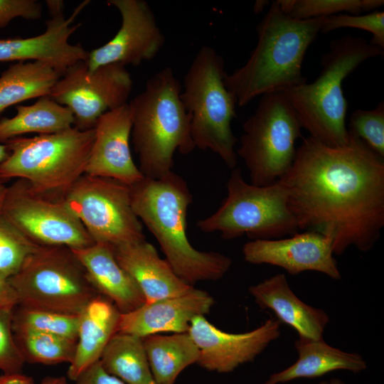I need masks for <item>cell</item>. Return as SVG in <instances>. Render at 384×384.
Returning <instances> with one entry per match:
<instances>
[{"label":"cell","mask_w":384,"mask_h":384,"mask_svg":"<svg viewBox=\"0 0 384 384\" xmlns=\"http://www.w3.org/2000/svg\"><path fill=\"white\" fill-rule=\"evenodd\" d=\"M348 134L336 147L304 138L278 180L299 230L329 238L336 255L351 246L370 251L384 227V158Z\"/></svg>","instance_id":"1"},{"label":"cell","mask_w":384,"mask_h":384,"mask_svg":"<svg viewBox=\"0 0 384 384\" xmlns=\"http://www.w3.org/2000/svg\"><path fill=\"white\" fill-rule=\"evenodd\" d=\"M132 206L159 242L175 274L193 286L215 281L229 270L232 260L218 252L194 248L187 237V213L193 201L186 181L174 171L159 179L144 178L130 186Z\"/></svg>","instance_id":"2"},{"label":"cell","mask_w":384,"mask_h":384,"mask_svg":"<svg viewBox=\"0 0 384 384\" xmlns=\"http://www.w3.org/2000/svg\"><path fill=\"white\" fill-rule=\"evenodd\" d=\"M324 18L295 19L283 13L277 1L271 3L256 26L257 43L247 62L225 76V86L236 97L237 105L306 82L302 71L304 58Z\"/></svg>","instance_id":"3"},{"label":"cell","mask_w":384,"mask_h":384,"mask_svg":"<svg viewBox=\"0 0 384 384\" xmlns=\"http://www.w3.org/2000/svg\"><path fill=\"white\" fill-rule=\"evenodd\" d=\"M181 92L178 80L166 67L149 78L144 90L128 103L133 147L146 178L159 179L171 173L174 153L188 154L196 148L191 117Z\"/></svg>","instance_id":"4"},{"label":"cell","mask_w":384,"mask_h":384,"mask_svg":"<svg viewBox=\"0 0 384 384\" xmlns=\"http://www.w3.org/2000/svg\"><path fill=\"white\" fill-rule=\"evenodd\" d=\"M383 53V49L361 37L348 35L334 39L321 59L322 69L318 78L281 92L310 137L329 146L348 143V102L343 95V81L362 63Z\"/></svg>","instance_id":"5"},{"label":"cell","mask_w":384,"mask_h":384,"mask_svg":"<svg viewBox=\"0 0 384 384\" xmlns=\"http://www.w3.org/2000/svg\"><path fill=\"white\" fill-rule=\"evenodd\" d=\"M95 129L65 130L4 143L9 154L0 163V178L26 181L36 191L63 197L85 174Z\"/></svg>","instance_id":"6"},{"label":"cell","mask_w":384,"mask_h":384,"mask_svg":"<svg viewBox=\"0 0 384 384\" xmlns=\"http://www.w3.org/2000/svg\"><path fill=\"white\" fill-rule=\"evenodd\" d=\"M224 60L210 46L201 47L183 79L180 98L190 114L196 148L217 154L231 169L236 168L237 137L231 129L237 100L225 86Z\"/></svg>","instance_id":"7"},{"label":"cell","mask_w":384,"mask_h":384,"mask_svg":"<svg viewBox=\"0 0 384 384\" xmlns=\"http://www.w3.org/2000/svg\"><path fill=\"white\" fill-rule=\"evenodd\" d=\"M9 281L22 307L80 315L98 295L71 248L37 245Z\"/></svg>","instance_id":"8"},{"label":"cell","mask_w":384,"mask_h":384,"mask_svg":"<svg viewBox=\"0 0 384 384\" xmlns=\"http://www.w3.org/2000/svg\"><path fill=\"white\" fill-rule=\"evenodd\" d=\"M227 196L211 215L196 225L203 233H220L232 240L246 235L252 240L279 239L299 230L287 192L277 181L265 186L247 183L239 168L233 169L226 183Z\"/></svg>","instance_id":"9"},{"label":"cell","mask_w":384,"mask_h":384,"mask_svg":"<svg viewBox=\"0 0 384 384\" xmlns=\"http://www.w3.org/2000/svg\"><path fill=\"white\" fill-rule=\"evenodd\" d=\"M242 128L236 154L249 171L251 184L275 183L291 167L296 141L302 137L297 112L282 92L265 94Z\"/></svg>","instance_id":"10"},{"label":"cell","mask_w":384,"mask_h":384,"mask_svg":"<svg viewBox=\"0 0 384 384\" xmlns=\"http://www.w3.org/2000/svg\"><path fill=\"white\" fill-rule=\"evenodd\" d=\"M63 198L94 242L118 246L146 240L132 206L129 186L84 174Z\"/></svg>","instance_id":"11"},{"label":"cell","mask_w":384,"mask_h":384,"mask_svg":"<svg viewBox=\"0 0 384 384\" xmlns=\"http://www.w3.org/2000/svg\"><path fill=\"white\" fill-rule=\"evenodd\" d=\"M1 217L38 245L76 249L95 243L63 197L37 192L22 179L7 186Z\"/></svg>","instance_id":"12"},{"label":"cell","mask_w":384,"mask_h":384,"mask_svg":"<svg viewBox=\"0 0 384 384\" xmlns=\"http://www.w3.org/2000/svg\"><path fill=\"white\" fill-rule=\"evenodd\" d=\"M132 83L124 65L109 64L90 71L81 61L60 78L49 96L71 110L73 127L88 130L102 114L127 103Z\"/></svg>","instance_id":"13"},{"label":"cell","mask_w":384,"mask_h":384,"mask_svg":"<svg viewBox=\"0 0 384 384\" xmlns=\"http://www.w3.org/2000/svg\"><path fill=\"white\" fill-rule=\"evenodd\" d=\"M121 15L116 35L105 45L88 53L85 63L90 71L109 65L137 66L154 58L164 44V36L154 14L144 0H109Z\"/></svg>","instance_id":"14"},{"label":"cell","mask_w":384,"mask_h":384,"mask_svg":"<svg viewBox=\"0 0 384 384\" xmlns=\"http://www.w3.org/2000/svg\"><path fill=\"white\" fill-rule=\"evenodd\" d=\"M280 324L270 317L250 331L232 334L200 315L192 319L188 333L200 351L196 363L209 371L227 373L252 361L277 340L281 335Z\"/></svg>","instance_id":"15"},{"label":"cell","mask_w":384,"mask_h":384,"mask_svg":"<svg viewBox=\"0 0 384 384\" xmlns=\"http://www.w3.org/2000/svg\"><path fill=\"white\" fill-rule=\"evenodd\" d=\"M242 254L247 262L277 266L292 275L315 271L334 279L341 277L331 240L314 231L296 233L287 238L252 240L243 245Z\"/></svg>","instance_id":"16"},{"label":"cell","mask_w":384,"mask_h":384,"mask_svg":"<svg viewBox=\"0 0 384 384\" xmlns=\"http://www.w3.org/2000/svg\"><path fill=\"white\" fill-rule=\"evenodd\" d=\"M132 127L128 103L98 118L85 174L115 179L129 186L144 178L132 159L129 144Z\"/></svg>","instance_id":"17"},{"label":"cell","mask_w":384,"mask_h":384,"mask_svg":"<svg viewBox=\"0 0 384 384\" xmlns=\"http://www.w3.org/2000/svg\"><path fill=\"white\" fill-rule=\"evenodd\" d=\"M88 2H82L68 18L63 14L50 16L40 35L0 39V62L43 61L62 76L76 63L85 61L88 52L80 44L70 43L69 38L80 25L74 24V20Z\"/></svg>","instance_id":"18"},{"label":"cell","mask_w":384,"mask_h":384,"mask_svg":"<svg viewBox=\"0 0 384 384\" xmlns=\"http://www.w3.org/2000/svg\"><path fill=\"white\" fill-rule=\"evenodd\" d=\"M214 303L208 292L193 287L184 294L145 303L121 314L117 332L141 338L160 332L187 333L192 319L208 314Z\"/></svg>","instance_id":"19"},{"label":"cell","mask_w":384,"mask_h":384,"mask_svg":"<svg viewBox=\"0 0 384 384\" xmlns=\"http://www.w3.org/2000/svg\"><path fill=\"white\" fill-rule=\"evenodd\" d=\"M112 248L117 262L139 285L146 303L180 296L193 288L175 274L167 261L161 259L154 246L146 240Z\"/></svg>","instance_id":"20"},{"label":"cell","mask_w":384,"mask_h":384,"mask_svg":"<svg viewBox=\"0 0 384 384\" xmlns=\"http://www.w3.org/2000/svg\"><path fill=\"white\" fill-rule=\"evenodd\" d=\"M72 250L95 290L110 300L121 314L130 312L146 303L136 281L117 262L112 246L95 242Z\"/></svg>","instance_id":"21"},{"label":"cell","mask_w":384,"mask_h":384,"mask_svg":"<svg viewBox=\"0 0 384 384\" xmlns=\"http://www.w3.org/2000/svg\"><path fill=\"white\" fill-rule=\"evenodd\" d=\"M248 291L260 309L273 311L277 319L295 329L299 337L324 338L329 315L302 301L289 287L284 274L272 276L250 287Z\"/></svg>","instance_id":"22"},{"label":"cell","mask_w":384,"mask_h":384,"mask_svg":"<svg viewBox=\"0 0 384 384\" xmlns=\"http://www.w3.org/2000/svg\"><path fill=\"white\" fill-rule=\"evenodd\" d=\"M121 313L105 297L98 295L80 316L77 347L67 376L74 381L83 371L100 361L111 338L117 332Z\"/></svg>","instance_id":"23"},{"label":"cell","mask_w":384,"mask_h":384,"mask_svg":"<svg viewBox=\"0 0 384 384\" xmlns=\"http://www.w3.org/2000/svg\"><path fill=\"white\" fill-rule=\"evenodd\" d=\"M297 360L288 368L271 374L263 384H280L297 378H315L338 370L358 373L367 368L361 355L333 347L324 338L299 337L294 341Z\"/></svg>","instance_id":"24"},{"label":"cell","mask_w":384,"mask_h":384,"mask_svg":"<svg viewBox=\"0 0 384 384\" xmlns=\"http://www.w3.org/2000/svg\"><path fill=\"white\" fill-rule=\"evenodd\" d=\"M12 117L0 119V143L24 134H47L59 132L74 124L71 110L52 99L41 97L30 105H17Z\"/></svg>","instance_id":"25"},{"label":"cell","mask_w":384,"mask_h":384,"mask_svg":"<svg viewBox=\"0 0 384 384\" xmlns=\"http://www.w3.org/2000/svg\"><path fill=\"white\" fill-rule=\"evenodd\" d=\"M144 346L154 381L174 384L178 375L196 363L200 351L188 333L151 334L143 338Z\"/></svg>","instance_id":"26"},{"label":"cell","mask_w":384,"mask_h":384,"mask_svg":"<svg viewBox=\"0 0 384 384\" xmlns=\"http://www.w3.org/2000/svg\"><path fill=\"white\" fill-rule=\"evenodd\" d=\"M61 75L43 61L17 62L0 75V114L6 108L49 95Z\"/></svg>","instance_id":"27"},{"label":"cell","mask_w":384,"mask_h":384,"mask_svg":"<svg viewBox=\"0 0 384 384\" xmlns=\"http://www.w3.org/2000/svg\"><path fill=\"white\" fill-rule=\"evenodd\" d=\"M106 372L126 384H151L153 381L143 338L117 332L100 358Z\"/></svg>","instance_id":"28"},{"label":"cell","mask_w":384,"mask_h":384,"mask_svg":"<svg viewBox=\"0 0 384 384\" xmlns=\"http://www.w3.org/2000/svg\"><path fill=\"white\" fill-rule=\"evenodd\" d=\"M13 331L25 362L48 366L73 360L77 341L29 329Z\"/></svg>","instance_id":"29"},{"label":"cell","mask_w":384,"mask_h":384,"mask_svg":"<svg viewBox=\"0 0 384 384\" xmlns=\"http://www.w3.org/2000/svg\"><path fill=\"white\" fill-rule=\"evenodd\" d=\"M286 15L298 20L327 17L346 12L358 15L377 9L383 0H276Z\"/></svg>","instance_id":"30"},{"label":"cell","mask_w":384,"mask_h":384,"mask_svg":"<svg viewBox=\"0 0 384 384\" xmlns=\"http://www.w3.org/2000/svg\"><path fill=\"white\" fill-rule=\"evenodd\" d=\"M79 315L59 314L17 306L13 311V329H29L77 341Z\"/></svg>","instance_id":"31"},{"label":"cell","mask_w":384,"mask_h":384,"mask_svg":"<svg viewBox=\"0 0 384 384\" xmlns=\"http://www.w3.org/2000/svg\"><path fill=\"white\" fill-rule=\"evenodd\" d=\"M0 216V274L11 277L37 246Z\"/></svg>","instance_id":"32"},{"label":"cell","mask_w":384,"mask_h":384,"mask_svg":"<svg viewBox=\"0 0 384 384\" xmlns=\"http://www.w3.org/2000/svg\"><path fill=\"white\" fill-rule=\"evenodd\" d=\"M350 132L384 158V103L371 110H356L350 117Z\"/></svg>","instance_id":"33"},{"label":"cell","mask_w":384,"mask_h":384,"mask_svg":"<svg viewBox=\"0 0 384 384\" xmlns=\"http://www.w3.org/2000/svg\"><path fill=\"white\" fill-rule=\"evenodd\" d=\"M340 28H355L372 33L370 44L384 50V12L375 11L364 15L338 14L324 17L320 32L327 33Z\"/></svg>","instance_id":"34"},{"label":"cell","mask_w":384,"mask_h":384,"mask_svg":"<svg viewBox=\"0 0 384 384\" xmlns=\"http://www.w3.org/2000/svg\"><path fill=\"white\" fill-rule=\"evenodd\" d=\"M13 311H0V370L4 374L21 373L25 363L14 338Z\"/></svg>","instance_id":"35"},{"label":"cell","mask_w":384,"mask_h":384,"mask_svg":"<svg viewBox=\"0 0 384 384\" xmlns=\"http://www.w3.org/2000/svg\"><path fill=\"white\" fill-rule=\"evenodd\" d=\"M41 12V4L36 0H0V28L18 17L37 20Z\"/></svg>","instance_id":"36"},{"label":"cell","mask_w":384,"mask_h":384,"mask_svg":"<svg viewBox=\"0 0 384 384\" xmlns=\"http://www.w3.org/2000/svg\"><path fill=\"white\" fill-rule=\"evenodd\" d=\"M74 384H126L118 378L110 375L101 365L95 362L83 371L75 380Z\"/></svg>","instance_id":"37"},{"label":"cell","mask_w":384,"mask_h":384,"mask_svg":"<svg viewBox=\"0 0 384 384\" xmlns=\"http://www.w3.org/2000/svg\"><path fill=\"white\" fill-rule=\"evenodd\" d=\"M18 305L17 294L9 278L0 274V311L14 310Z\"/></svg>","instance_id":"38"},{"label":"cell","mask_w":384,"mask_h":384,"mask_svg":"<svg viewBox=\"0 0 384 384\" xmlns=\"http://www.w3.org/2000/svg\"><path fill=\"white\" fill-rule=\"evenodd\" d=\"M0 384H35L33 379L21 373L0 375Z\"/></svg>","instance_id":"39"},{"label":"cell","mask_w":384,"mask_h":384,"mask_svg":"<svg viewBox=\"0 0 384 384\" xmlns=\"http://www.w3.org/2000/svg\"><path fill=\"white\" fill-rule=\"evenodd\" d=\"M50 16L63 14L64 2L60 0H48L46 1Z\"/></svg>","instance_id":"40"},{"label":"cell","mask_w":384,"mask_h":384,"mask_svg":"<svg viewBox=\"0 0 384 384\" xmlns=\"http://www.w3.org/2000/svg\"><path fill=\"white\" fill-rule=\"evenodd\" d=\"M37 384H69V383L64 376H46Z\"/></svg>","instance_id":"41"},{"label":"cell","mask_w":384,"mask_h":384,"mask_svg":"<svg viewBox=\"0 0 384 384\" xmlns=\"http://www.w3.org/2000/svg\"><path fill=\"white\" fill-rule=\"evenodd\" d=\"M269 4L267 0H257L253 6V10L255 14H259L263 11L265 6Z\"/></svg>","instance_id":"42"},{"label":"cell","mask_w":384,"mask_h":384,"mask_svg":"<svg viewBox=\"0 0 384 384\" xmlns=\"http://www.w3.org/2000/svg\"><path fill=\"white\" fill-rule=\"evenodd\" d=\"M6 189H7V186L4 185L0 181V216L1 215V210H2V207H3L4 198H5L6 193Z\"/></svg>","instance_id":"43"},{"label":"cell","mask_w":384,"mask_h":384,"mask_svg":"<svg viewBox=\"0 0 384 384\" xmlns=\"http://www.w3.org/2000/svg\"><path fill=\"white\" fill-rule=\"evenodd\" d=\"M9 151L4 144L0 143V163L3 161L8 156Z\"/></svg>","instance_id":"44"},{"label":"cell","mask_w":384,"mask_h":384,"mask_svg":"<svg viewBox=\"0 0 384 384\" xmlns=\"http://www.w3.org/2000/svg\"><path fill=\"white\" fill-rule=\"evenodd\" d=\"M312 384V383H310ZM316 384H345L343 380L338 378H331L326 380L321 381Z\"/></svg>","instance_id":"45"},{"label":"cell","mask_w":384,"mask_h":384,"mask_svg":"<svg viewBox=\"0 0 384 384\" xmlns=\"http://www.w3.org/2000/svg\"><path fill=\"white\" fill-rule=\"evenodd\" d=\"M151 384H157L154 381H153Z\"/></svg>","instance_id":"46"}]
</instances>
